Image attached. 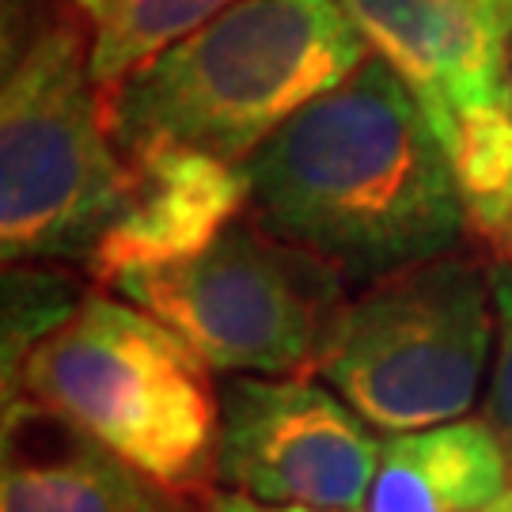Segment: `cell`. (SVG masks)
Instances as JSON below:
<instances>
[{
  "mask_svg": "<svg viewBox=\"0 0 512 512\" xmlns=\"http://www.w3.org/2000/svg\"><path fill=\"white\" fill-rule=\"evenodd\" d=\"M243 167L251 217L338 270L353 293L467 239L452 156L380 54Z\"/></svg>",
  "mask_w": 512,
  "mask_h": 512,
  "instance_id": "1",
  "label": "cell"
},
{
  "mask_svg": "<svg viewBox=\"0 0 512 512\" xmlns=\"http://www.w3.org/2000/svg\"><path fill=\"white\" fill-rule=\"evenodd\" d=\"M372 57L338 0H239L103 99L122 156L183 145L247 164Z\"/></svg>",
  "mask_w": 512,
  "mask_h": 512,
  "instance_id": "2",
  "label": "cell"
},
{
  "mask_svg": "<svg viewBox=\"0 0 512 512\" xmlns=\"http://www.w3.org/2000/svg\"><path fill=\"white\" fill-rule=\"evenodd\" d=\"M133 194L92 80L73 0H4L0 247L4 266L84 270Z\"/></svg>",
  "mask_w": 512,
  "mask_h": 512,
  "instance_id": "3",
  "label": "cell"
},
{
  "mask_svg": "<svg viewBox=\"0 0 512 512\" xmlns=\"http://www.w3.org/2000/svg\"><path fill=\"white\" fill-rule=\"evenodd\" d=\"M8 399L54 410L175 494L213 497L220 440L213 368L129 300L84 293L54 330L4 365Z\"/></svg>",
  "mask_w": 512,
  "mask_h": 512,
  "instance_id": "4",
  "label": "cell"
},
{
  "mask_svg": "<svg viewBox=\"0 0 512 512\" xmlns=\"http://www.w3.org/2000/svg\"><path fill=\"white\" fill-rule=\"evenodd\" d=\"M490 262L475 247L406 266L338 308L311 376L387 437L467 418L494 365Z\"/></svg>",
  "mask_w": 512,
  "mask_h": 512,
  "instance_id": "5",
  "label": "cell"
},
{
  "mask_svg": "<svg viewBox=\"0 0 512 512\" xmlns=\"http://www.w3.org/2000/svg\"><path fill=\"white\" fill-rule=\"evenodd\" d=\"M110 289L224 376H311L334 315L353 296L338 270L251 213L198 255L129 270Z\"/></svg>",
  "mask_w": 512,
  "mask_h": 512,
  "instance_id": "6",
  "label": "cell"
},
{
  "mask_svg": "<svg viewBox=\"0 0 512 512\" xmlns=\"http://www.w3.org/2000/svg\"><path fill=\"white\" fill-rule=\"evenodd\" d=\"M323 380L224 376L217 486L262 505L365 512L384 440Z\"/></svg>",
  "mask_w": 512,
  "mask_h": 512,
  "instance_id": "7",
  "label": "cell"
},
{
  "mask_svg": "<svg viewBox=\"0 0 512 512\" xmlns=\"http://www.w3.org/2000/svg\"><path fill=\"white\" fill-rule=\"evenodd\" d=\"M129 167L133 194L84 266V277L99 289H110L129 270L198 255L251 213V179L243 164L198 148L156 145L129 156Z\"/></svg>",
  "mask_w": 512,
  "mask_h": 512,
  "instance_id": "8",
  "label": "cell"
},
{
  "mask_svg": "<svg viewBox=\"0 0 512 512\" xmlns=\"http://www.w3.org/2000/svg\"><path fill=\"white\" fill-rule=\"evenodd\" d=\"M414 92L440 141L459 107L505 99L501 46L486 0H338Z\"/></svg>",
  "mask_w": 512,
  "mask_h": 512,
  "instance_id": "9",
  "label": "cell"
},
{
  "mask_svg": "<svg viewBox=\"0 0 512 512\" xmlns=\"http://www.w3.org/2000/svg\"><path fill=\"white\" fill-rule=\"evenodd\" d=\"M209 497H186L133 471L73 421L27 399L4 403L0 512H205Z\"/></svg>",
  "mask_w": 512,
  "mask_h": 512,
  "instance_id": "10",
  "label": "cell"
},
{
  "mask_svg": "<svg viewBox=\"0 0 512 512\" xmlns=\"http://www.w3.org/2000/svg\"><path fill=\"white\" fill-rule=\"evenodd\" d=\"M512 490V456L486 418L384 440L365 512H490Z\"/></svg>",
  "mask_w": 512,
  "mask_h": 512,
  "instance_id": "11",
  "label": "cell"
},
{
  "mask_svg": "<svg viewBox=\"0 0 512 512\" xmlns=\"http://www.w3.org/2000/svg\"><path fill=\"white\" fill-rule=\"evenodd\" d=\"M448 156L456 171L467 243L486 262H512V110L505 99L459 107Z\"/></svg>",
  "mask_w": 512,
  "mask_h": 512,
  "instance_id": "12",
  "label": "cell"
},
{
  "mask_svg": "<svg viewBox=\"0 0 512 512\" xmlns=\"http://www.w3.org/2000/svg\"><path fill=\"white\" fill-rule=\"evenodd\" d=\"M92 27V80L107 99L141 65L202 31L239 0H73Z\"/></svg>",
  "mask_w": 512,
  "mask_h": 512,
  "instance_id": "13",
  "label": "cell"
},
{
  "mask_svg": "<svg viewBox=\"0 0 512 512\" xmlns=\"http://www.w3.org/2000/svg\"><path fill=\"white\" fill-rule=\"evenodd\" d=\"M490 285H494L497 311V342L490 387H486V421L505 440L512 456V262H490Z\"/></svg>",
  "mask_w": 512,
  "mask_h": 512,
  "instance_id": "14",
  "label": "cell"
},
{
  "mask_svg": "<svg viewBox=\"0 0 512 512\" xmlns=\"http://www.w3.org/2000/svg\"><path fill=\"white\" fill-rule=\"evenodd\" d=\"M486 8L497 27V46H501V92L512 110V0H486Z\"/></svg>",
  "mask_w": 512,
  "mask_h": 512,
  "instance_id": "15",
  "label": "cell"
},
{
  "mask_svg": "<svg viewBox=\"0 0 512 512\" xmlns=\"http://www.w3.org/2000/svg\"><path fill=\"white\" fill-rule=\"evenodd\" d=\"M205 512H323V509H304V505H262V501H251V497H239V494H220L209 497V509Z\"/></svg>",
  "mask_w": 512,
  "mask_h": 512,
  "instance_id": "16",
  "label": "cell"
},
{
  "mask_svg": "<svg viewBox=\"0 0 512 512\" xmlns=\"http://www.w3.org/2000/svg\"><path fill=\"white\" fill-rule=\"evenodd\" d=\"M509 501H512V490H509L505 497H501V501H497V505H494L490 512H509Z\"/></svg>",
  "mask_w": 512,
  "mask_h": 512,
  "instance_id": "17",
  "label": "cell"
},
{
  "mask_svg": "<svg viewBox=\"0 0 512 512\" xmlns=\"http://www.w3.org/2000/svg\"><path fill=\"white\" fill-rule=\"evenodd\" d=\"M509 512H512V501H509Z\"/></svg>",
  "mask_w": 512,
  "mask_h": 512,
  "instance_id": "18",
  "label": "cell"
}]
</instances>
